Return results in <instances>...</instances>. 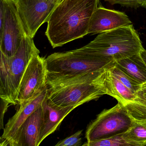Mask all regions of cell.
I'll return each mask as SVG.
<instances>
[{
	"label": "cell",
	"mask_w": 146,
	"mask_h": 146,
	"mask_svg": "<svg viewBox=\"0 0 146 146\" xmlns=\"http://www.w3.org/2000/svg\"><path fill=\"white\" fill-rule=\"evenodd\" d=\"M99 0H63L51 15L45 35L53 48L88 34L92 16Z\"/></svg>",
	"instance_id": "6da1fadb"
},
{
	"label": "cell",
	"mask_w": 146,
	"mask_h": 146,
	"mask_svg": "<svg viewBox=\"0 0 146 146\" xmlns=\"http://www.w3.org/2000/svg\"><path fill=\"white\" fill-rule=\"evenodd\" d=\"M143 48L132 24L100 33L88 44L74 51L92 58L116 62L139 54Z\"/></svg>",
	"instance_id": "7a4b0ae2"
},
{
	"label": "cell",
	"mask_w": 146,
	"mask_h": 146,
	"mask_svg": "<svg viewBox=\"0 0 146 146\" xmlns=\"http://www.w3.org/2000/svg\"><path fill=\"white\" fill-rule=\"evenodd\" d=\"M45 61L48 88L101 71L115 62L92 58L74 50L51 54Z\"/></svg>",
	"instance_id": "3957f363"
},
{
	"label": "cell",
	"mask_w": 146,
	"mask_h": 146,
	"mask_svg": "<svg viewBox=\"0 0 146 146\" xmlns=\"http://www.w3.org/2000/svg\"><path fill=\"white\" fill-rule=\"evenodd\" d=\"M33 38L27 35L16 54L11 57L1 53L0 97L9 104H18L17 97L21 81L31 58L39 54Z\"/></svg>",
	"instance_id": "277c9868"
},
{
	"label": "cell",
	"mask_w": 146,
	"mask_h": 146,
	"mask_svg": "<svg viewBox=\"0 0 146 146\" xmlns=\"http://www.w3.org/2000/svg\"><path fill=\"white\" fill-rule=\"evenodd\" d=\"M103 70L48 88L47 97L52 103L61 107H77L98 98L106 94L98 81Z\"/></svg>",
	"instance_id": "5b68a950"
},
{
	"label": "cell",
	"mask_w": 146,
	"mask_h": 146,
	"mask_svg": "<svg viewBox=\"0 0 146 146\" xmlns=\"http://www.w3.org/2000/svg\"><path fill=\"white\" fill-rule=\"evenodd\" d=\"M133 123L125 106L118 102L112 108L104 110L90 123L85 138L87 141L111 138L126 133Z\"/></svg>",
	"instance_id": "8992f818"
},
{
	"label": "cell",
	"mask_w": 146,
	"mask_h": 146,
	"mask_svg": "<svg viewBox=\"0 0 146 146\" xmlns=\"http://www.w3.org/2000/svg\"><path fill=\"white\" fill-rule=\"evenodd\" d=\"M5 15L0 31V50L6 57L13 56L24 38L28 35L20 17L14 0H3Z\"/></svg>",
	"instance_id": "52a82bcc"
},
{
	"label": "cell",
	"mask_w": 146,
	"mask_h": 146,
	"mask_svg": "<svg viewBox=\"0 0 146 146\" xmlns=\"http://www.w3.org/2000/svg\"><path fill=\"white\" fill-rule=\"evenodd\" d=\"M20 17L29 36L33 38L39 27L48 22L63 0H14Z\"/></svg>",
	"instance_id": "ba28073f"
},
{
	"label": "cell",
	"mask_w": 146,
	"mask_h": 146,
	"mask_svg": "<svg viewBox=\"0 0 146 146\" xmlns=\"http://www.w3.org/2000/svg\"><path fill=\"white\" fill-rule=\"evenodd\" d=\"M47 88L45 58L37 54L31 59L21 81L18 104L37 97Z\"/></svg>",
	"instance_id": "9c48e42d"
},
{
	"label": "cell",
	"mask_w": 146,
	"mask_h": 146,
	"mask_svg": "<svg viewBox=\"0 0 146 146\" xmlns=\"http://www.w3.org/2000/svg\"><path fill=\"white\" fill-rule=\"evenodd\" d=\"M132 24L125 13L98 7L90 20L88 34H100Z\"/></svg>",
	"instance_id": "30bf717a"
},
{
	"label": "cell",
	"mask_w": 146,
	"mask_h": 146,
	"mask_svg": "<svg viewBox=\"0 0 146 146\" xmlns=\"http://www.w3.org/2000/svg\"><path fill=\"white\" fill-rule=\"evenodd\" d=\"M43 108L42 123L39 145L59 127L66 116L76 107H61L52 103L46 95L42 104Z\"/></svg>",
	"instance_id": "8fae6325"
},
{
	"label": "cell",
	"mask_w": 146,
	"mask_h": 146,
	"mask_svg": "<svg viewBox=\"0 0 146 146\" xmlns=\"http://www.w3.org/2000/svg\"><path fill=\"white\" fill-rule=\"evenodd\" d=\"M42 115L41 104L21 124L13 139L9 141L14 146H39Z\"/></svg>",
	"instance_id": "7c38bea8"
},
{
	"label": "cell",
	"mask_w": 146,
	"mask_h": 146,
	"mask_svg": "<svg viewBox=\"0 0 146 146\" xmlns=\"http://www.w3.org/2000/svg\"><path fill=\"white\" fill-rule=\"evenodd\" d=\"M47 89L37 97L19 105L16 113L5 125L1 138L9 141L13 139L21 124L42 104L47 95Z\"/></svg>",
	"instance_id": "4fadbf2b"
},
{
	"label": "cell",
	"mask_w": 146,
	"mask_h": 146,
	"mask_svg": "<svg viewBox=\"0 0 146 146\" xmlns=\"http://www.w3.org/2000/svg\"><path fill=\"white\" fill-rule=\"evenodd\" d=\"M110 65L105 68L100 74L98 77V82L104 89L106 94L116 99L119 103L123 105L134 102L135 95L112 74L110 70Z\"/></svg>",
	"instance_id": "5bb4252c"
},
{
	"label": "cell",
	"mask_w": 146,
	"mask_h": 146,
	"mask_svg": "<svg viewBox=\"0 0 146 146\" xmlns=\"http://www.w3.org/2000/svg\"><path fill=\"white\" fill-rule=\"evenodd\" d=\"M115 65L136 82L146 83V65L140 53L115 62Z\"/></svg>",
	"instance_id": "9a60e30c"
},
{
	"label": "cell",
	"mask_w": 146,
	"mask_h": 146,
	"mask_svg": "<svg viewBox=\"0 0 146 146\" xmlns=\"http://www.w3.org/2000/svg\"><path fill=\"white\" fill-rule=\"evenodd\" d=\"M87 146H145L127 138L124 133L111 138L87 141Z\"/></svg>",
	"instance_id": "2e32d148"
},
{
	"label": "cell",
	"mask_w": 146,
	"mask_h": 146,
	"mask_svg": "<svg viewBox=\"0 0 146 146\" xmlns=\"http://www.w3.org/2000/svg\"><path fill=\"white\" fill-rule=\"evenodd\" d=\"M115 62L110 66V70L113 75L121 81L135 95L141 87V85L129 77L115 65Z\"/></svg>",
	"instance_id": "e0dca14e"
},
{
	"label": "cell",
	"mask_w": 146,
	"mask_h": 146,
	"mask_svg": "<svg viewBox=\"0 0 146 146\" xmlns=\"http://www.w3.org/2000/svg\"><path fill=\"white\" fill-rule=\"evenodd\" d=\"M124 106L134 121L146 126V106L134 102Z\"/></svg>",
	"instance_id": "ac0fdd59"
},
{
	"label": "cell",
	"mask_w": 146,
	"mask_h": 146,
	"mask_svg": "<svg viewBox=\"0 0 146 146\" xmlns=\"http://www.w3.org/2000/svg\"><path fill=\"white\" fill-rule=\"evenodd\" d=\"M124 134L130 139L146 146V126L145 125L134 121L133 126Z\"/></svg>",
	"instance_id": "d6986e66"
},
{
	"label": "cell",
	"mask_w": 146,
	"mask_h": 146,
	"mask_svg": "<svg viewBox=\"0 0 146 146\" xmlns=\"http://www.w3.org/2000/svg\"><path fill=\"white\" fill-rule=\"evenodd\" d=\"M83 130H79L66 139L60 141L55 146H81Z\"/></svg>",
	"instance_id": "ffe728a7"
},
{
	"label": "cell",
	"mask_w": 146,
	"mask_h": 146,
	"mask_svg": "<svg viewBox=\"0 0 146 146\" xmlns=\"http://www.w3.org/2000/svg\"><path fill=\"white\" fill-rule=\"evenodd\" d=\"M111 5L120 4L127 7L137 8L140 7V0H105Z\"/></svg>",
	"instance_id": "44dd1931"
},
{
	"label": "cell",
	"mask_w": 146,
	"mask_h": 146,
	"mask_svg": "<svg viewBox=\"0 0 146 146\" xmlns=\"http://www.w3.org/2000/svg\"><path fill=\"white\" fill-rule=\"evenodd\" d=\"M134 102L146 106V83L141 85L140 89L136 93Z\"/></svg>",
	"instance_id": "7402d4cb"
},
{
	"label": "cell",
	"mask_w": 146,
	"mask_h": 146,
	"mask_svg": "<svg viewBox=\"0 0 146 146\" xmlns=\"http://www.w3.org/2000/svg\"><path fill=\"white\" fill-rule=\"evenodd\" d=\"M9 104L1 99V115H0V129H4L3 127V118L5 113L7 111Z\"/></svg>",
	"instance_id": "603a6c76"
},
{
	"label": "cell",
	"mask_w": 146,
	"mask_h": 146,
	"mask_svg": "<svg viewBox=\"0 0 146 146\" xmlns=\"http://www.w3.org/2000/svg\"><path fill=\"white\" fill-rule=\"evenodd\" d=\"M0 146H14L13 143H10L7 140L0 138Z\"/></svg>",
	"instance_id": "cb8c5ba5"
},
{
	"label": "cell",
	"mask_w": 146,
	"mask_h": 146,
	"mask_svg": "<svg viewBox=\"0 0 146 146\" xmlns=\"http://www.w3.org/2000/svg\"><path fill=\"white\" fill-rule=\"evenodd\" d=\"M140 55L141 56L142 58V60L144 61L146 65V50L145 49L143 48L142 50L140 53Z\"/></svg>",
	"instance_id": "d4e9b609"
},
{
	"label": "cell",
	"mask_w": 146,
	"mask_h": 146,
	"mask_svg": "<svg viewBox=\"0 0 146 146\" xmlns=\"http://www.w3.org/2000/svg\"><path fill=\"white\" fill-rule=\"evenodd\" d=\"M140 7L146 9V0H140Z\"/></svg>",
	"instance_id": "484cf974"
},
{
	"label": "cell",
	"mask_w": 146,
	"mask_h": 146,
	"mask_svg": "<svg viewBox=\"0 0 146 146\" xmlns=\"http://www.w3.org/2000/svg\"><path fill=\"white\" fill-rule=\"evenodd\" d=\"M81 146H87V142H85V143H84Z\"/></svg>",
	"instance_id": "4316f807"
}]
</instances>
